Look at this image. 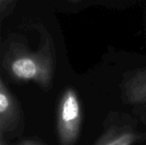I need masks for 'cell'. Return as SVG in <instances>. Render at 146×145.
<instances>
[{"mask_svg":"<svg viewBox=\"0 0 146 145\" xmlns=\"http://www.w3.org/2000/svg\"><path fill=\"white\" fill-rule=\"evenodd\" d=\"M8 69L19 80L34 81L43 85H48L52 76L51 60L44 50L37 53L17 50L8 61Z\"/></svg>","mask_w":146,"mask_h":145,"instance_id":"cell-1","label":"cell"},{"mask_svg":"<svg viewBox=\"0 0 146 145\" xmlns=\"http://www.w3.org/2000/svg\"><path fill=\"white\" fill-rule=\"evenodd\" d=\"M81 122V109L74 91L67 89L62 96L58 108V131L61 141L71 144L77 138Z\"/></svg>","mask_w":146,"mask_h":145,"instance_id":"cell-2","label":"cell"},{"mask_svg":"<svg viewBox=\"0 0 146 145\" xmlns=\"http://www.w3.org/2000/svg\"><path fill=\"white\" fill-rule=\"evenodd\" d=\"M15 112V103L9 91L1 81L0 85V115L2 124L5 120L10 118Z\"/></svg>","mask_w":146,"mask_h":145,"instance_id":"cell-3","label":"cell"},{"mask_svg":"<svg viewBox=\"0 0 146 145\" xmlns=\"http://www.w3.org/2000/svg\"><path fill=\"white\" fill-rule=\"evenodd\" d=\"M133 140H134L133 136L132 134L127 133V134H124V135H121L117 137L114 140L107 143L104 145H131L133 144Z\"/></svg>","mask_w":146,"mask_h":145,"instance_id":"cell-4","label":"cell"},{"mask_svg":"<svg viewBox=\"0 0 146 145\" xmlns=\"http://www.w3.org/2000/svg\"><path fill=\"white\" fill-rule=\"evenodd\" d=\"M11 0H0V3H1V8H2V10L4 9V7L10 2Z\"/></svg>","mask_w":146,"mask_h":145,"instance_id":"cell-5","label":"cell"},{"mask_svg":"<svg viewBox=\"0 0 146 145\" xmlns=\"http://www.w3.org/2000/svg\"><path fill=\"white\" fill-rule=\"evenodd\" d=\"M21 145H39V144H35V143H33V142H26V143L22 144Z\"/></svg>","mask_w":146,"mask_h":145,"instance_id":"cell-6","label":"cell"}]
</instances>
